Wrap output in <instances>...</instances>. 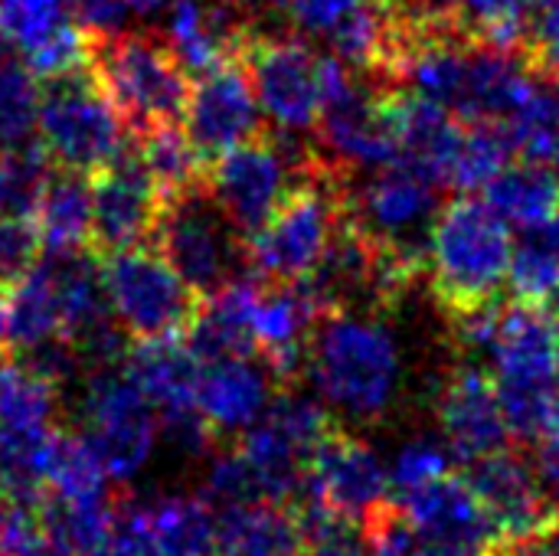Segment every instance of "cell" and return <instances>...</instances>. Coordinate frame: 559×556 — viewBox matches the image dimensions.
I'll list each match as a JSON object with an SVG mask.
<instances>
[{
	"label": "cell",
	"mask_w": 559,
	"mask_h": 556,
	"mask_svg": "<svg viewBox=\"0 0 559 556\" xmlns=\"http://www.w3.org/2000/svg\"><path fill=\"white\" fill-rule=\"evenodd\" d=\"M305 374L324 406L367 426L396 403L403 357L380 321L357 311H324L305 347Z\"/></svg>",
	"instance_id": "obj_1"
},
{
	"label": "cell",
	"mask_w": 559,
	"mask_h": 556,
	"mask_svg": "<svg viewBox=\"0 0 559 556\" xmlns=\"http://www.w3.org/2000/svg\"><path fill=\"white\" fill-rule=\"evenodd\" d=\"M511 252V229L485 200L472 193L449 200L432 220L426 249L429 292L445 318L501 298Z\"/></svg>",
	"instance_id": "obj_2"
},
{
	"label": "cell",
	"mask_w": 559,
	"mask_h": 556,
	"mask_svg": "<svg viewBox=\"0 0 559 556\" xmlns=\"http://www.w3.org/2000/svg\"><path fill=\"white\" fill-rule=\"evenodd\" d=\"M354 170L314 151L301 180L275 213L242 239L246 272L259 282H305L334 239Z\"/></svg>",
	"instance_id": "obj_3"
},
{
	"label": "cell",
	"mask_w": 559,
	"mask_h": 556,
	"mask_svg": "<svg viewBox=\"0 0 559 556\" xmlns=\"http://www.w3.org/2000/svg\"><path fill=\"white\" fill-rule=\"evenodd\" d=\"M85 62L131 134L177 125L190 95V72L160 33L121 26L88 33Z\"/></svg>",
	"instance_id": "obj_4"
},
{
	"label": "cell",
	"mask_w": 559,
	"mask_h": 556,
	"mask_svg": "<svg viewBox=\"0 0 559 556\" xmlns=\"http://www.w3.org/2000/svg\"><path fill=\"white\" fill-rule=\"evenodd\" d=\"M43 82L36 141L52 167L95 174L128 151V128L95 82L88 62Z\"/></svg>",
	"instance_id": "obj_5"
},
{
	"label": "cell",
	"mask_w": 559,
	"mask_h": 556,
	"mask_svg": "<svg viewBox=\"0 0 559 556\" xmlns=\"http://www.w3.org/2000/svg\"><path fill=\"white\" fill-rule=\"evenodd\" d=\"M311 157L314 151L301 147L292 131L262 128L255 138L213 157L203 184L229 226L246 239L275 213V206L308 170Z\"/></svg>",
	"instance_id": "obj_6"
},
{
	"label": "cell",
	"mask_w": 559,
	"mask_h": 556,
	"mask_svg": "<svg viewBox=\"0 0 559 556\" xmlns=\"http://www.w3.org/2000/svg\"><path fill=\"white\" fill-rule=\"evenodd\" d=\"M111 318L131 341L183 338L200 311V295L151 246H128L98 259Z\"/></svg>",
	"instance_id": "obj_7"
},
{
	"label": "cell",
	"mask_w": 559,
	"mask_h": 556,
	"mask_svg": "<svg viewBox=\"0 0 559 556\" xmlns=\"http://www.w3.org/2000/svg\"><path fill=\"white\" fill-rule=\"evenodd\" d=\"M151 246L200 298L216 295L246 269L242 236L219 213V206L206 193V184L160 200Z\"/></svg>",
	"instance_id": "obj_8"
},
{
	"label": "cell",
	"mask_w": 559,
	"mask_h": 556,
	"mask_svg": "<svg viewBox=\"0 0 559 556\" xmlns=\"http://www.w3.org/2000/svg\"><path fill=\"white\" fill-rule=\"evenodd\" d=\"M439 213V184L416 167L393 161L373 170L370 180L350 177L344 216L370 236L383 252L426 272L429 229Z\"/></svg>",
	"instance_id": "obj_9"
},
{
	"label": "cell",
	"mask_w": 559,
	"mask_h": 556,
	"mask_svg": "<svg viewBox=\"0 0 559 556\" xmlns=\"http://www.w3.org/2000/svg\"><path fill=\"white\" fill-rule=\"evenodd\" d=\"M331 413L295 390H278L265 413L242 433L239 452L259 475L265 501H298L314 449L331 433Z\"/></svg>",
	"instance_id": "obj_10"
},
{
	"label": "cell",
	"mask_w": 559,
	"mask_h": 556,
	"mask_svg": "<svg viewBox=\"0 0 559 556\" xmlns=\"http://www.w3.org/2000/svg\"><path fill=\"white\" fill-rule=\"evenodd\" d=\"M82 436L95 449L108 478L131 482L157 446V410L128 370L95 367L82 390Z\"/></svg>",
	"instance_id": "obj_11"
},
{
	"label": "cell",
	"mask_w": 559,
	"mask_h": 556,
	"mask_svg": "<svg viewBox=\"0 0 559 556\" xmlns=\"http://www.w3.org/2000/svg\"><path fill=\"white\" fill-rule=\"evenodd\" d=\"M236 59L246 69L259 111L278 131H311L321 115V56L301 36L259 33L252 23L239 39Z\"/></svg>",
	"instance_id": "obj_12"
},
{
	"label": "cell",
	"mask_w": 559,
	"mask_h": 556,
	"mask_svg": "<svg viewBox=\"0 0 559 556\" xmlns=\"http://www.w3.org/2000/svg\"><path fill=\"white\" fill-rule=\"evenodd\" d=\"M393 505L409 556H495L501 547L478 495L455 472Z\"/></svg>",
	"instance_id": "obj_13"
},
{
	"label": "cell",
	"mask_w": 559,
	"mask_h": 556,
	"mask_svg": "<svg viewBox=\"0 0 559 556\" xmlns=\"http://www.w3.org/2000/svg\"><path fill=\"white\" fill-rule=\"evenodd\" d=\"M301 498H308L334 514L367 524L383 508H390L386 462L364 439L331 429L308 462Z\"/></svg>",
	"instance_id": "obj_14"
},
{
	"label": "cell",
	"mask_w": 559,
	"mask_h": 556,
	"mask_svg": "<svg viewBox=\"0 0 559 556\" xmlns=\"http://www.w3.org/2000/svg\"><path fill=\"white\" fill-rule=\"evenodd\" d=\"M259 102L252 95V85L246 79V69L236 56L203 69L190 82L183 121H187V138L210 164L223 151L255 138L262 131L259 118Z\"/></svg>",
	"instance_id": "obj_15"
},
{
	"label": "cell",
	"mask_w": 559,
	"mask_h": 556,
	"mask_svg": "<svg viewBox=\"0 0 559 556\" xmlns=\"http://www.w3.org/2000/svg\"><path fill=\"white\" fill-rule=\"evenodd\" d=\"M92 184V252H118L144 246L154 236L164 193L144 170L134 151L88 174Z\"/></svg>",
	"instance_id": "obj_16"
},
{
	"label": "cell",
	"mask_w": 559,
	"mask_h": 556,
	"mask_svg": "<svg viewBox=\"0 0 559 556\" xmlns=\"http://www.w3.org/2000/svg\"><path fill=\"white\" fill-rule=\"evenodd\" d=\"M485 357L498 393L559 383V331L550 308L518 298L504 301Z\"/></svg>",
	"instance_id": "obj_17"
},
{
	"label": "cell",
	"mask_w": 559,
	"mask_h": 556,
	"mask_svg": "<svg viewBox=\"0 0 559 556\" xmlns=\"http://www.w3.org/2000/svg\"><path fill=\"white\" fill-rule=\"evenodd\" d=\"M439 429L449 452L462 462L485 459L491 452L508 449L511 429L495 390L491 374L481 364H459L442 383L439 403Z\"/></svg>",
	"instance_id": "obj_18"
},
{
	"label": "cell",
	"mask_w": 559,
	"mask_h": 556,
	"mask_svg": "<svg viewBox=\"0 0 559 556\" xmlns=\"http://www.w3.org/2000/svg\"><path fill=\"white\" fill-rule=\"evenodd\" d=\"M465 482L472 485L481 508L488 511L501 544H518L557 528L559 514L547 505L531 472V462H524L521 456L501 449L485 459H475L468 462Z\"/></svg>",
	"instance_id": "obj_19"
},
{
	"label": "cell",
	"mask_w": 559,
	"mask_h": 556,
	"mask_svg": "<svg viewBox=\"0 0 559 556\" xmlns=\"http://www.w3.org/2000/svg\"><path fill=\"white\" fill-rule=\"evenodd\" d=\"M278 387L259 354L206 360L197 377V410L216 436H242L265 413Z\"/></svg>",
	"instance_id": "obj_20"
},
{
	"label": "cell",
	"mask_w": 559,
	"mask_h": 556,
	"mask_svg": "<svg viewBox=\"0 0 559 556\" xmlns=\"http://www.w3.org/2000/svg\"><path fill=\"white\" fill-rule=\"evenodd\" d=\"M249 16L239 13V3L229 0H170L164 13V39L193 75L236 56Z\"/></svg>",
	"instance_id": "obj_21"
},
{
	"label": "cell",
	"mask_w": 559,
	"mask_h": 556,
	"mask_svg": "<svg viewBox=\"0 0 559 556\" xmlns=\"http://www.w3.org/2000/svg\"><path fill=\"white\" fill-rule=\"evenodd\" d=\"M49 256L92 249V184L88 174L49 167L29 210Z\"/></svg>",
	"instance_id": "obj_22"
},
{
	"label": "cell",
	"mask_w": 559,
	"mask_h": 556,
	"mask_svg": "<svg viewBox=\"0 0 559 556\" xmlns=\"http://www.w3.org/2000/svg\"><path fill=\"white\" fill-rule=\"evenodd\" d=\"M298 511L278 501L229 505L216 518V556H301Z\"/></svg>",
	"instance_id": "obj_23"
},
{
	"label": "cell",
	"mask_w": 559,
	"mask_h": 556,
	"mask_svg": "<svg viewBox=\"0 0 559 556\" xmlns=\"http://www.w3.org/2000/svg\"><path fill=\"white\" fill-rule=\"evenodd\" d=\"M124 360H128V367H124L128 377L151 400L157 416L197 406L200 360L190 354L183 338L134 341V347L124 354Z\"/></svg>",
	"instance_id": "obj_24"
},
{
	"label": "cell",
	"mask_w": 559,
	"mask_h": 556,
	"mask_svg": "<svg viewBox=\"0 0 559 556\" xmlns=\"http://www.w3.org/2000/svg\"><path fill=\"white\" fill-rule=\"evenodd\" d=\"M52 338H62L52 262H36L26 275L7 285L3 344L16 354H26Z\"/></svg>",
	"instance_id": "obj_25"
},
{
	"label": "cell",
	"mask_w": 559,
	"mask_h": 556,
	"mask_svg": "<svg viewBox=\"0 0 559 556\" xmlns=\"http://www.w3.org/2000/svg\"><path fill=\"white\" fill-rule=\"evenodd\" d=\"M138 511L160 556H216V514L206 498L160 495Z\"/></svg>",
	"instance_id": "obj_26"
},
{
	"label": "cell",
	"mask_w": 559,
	"mask_h": 556,
	"mask_svg": "<svg viewBox=\"0 0 559 556\" xmlns=\"http://www.w3.org/2000/svg\"><path fill=\"white\" fill-rule=\"evenodd\" d=\"M481 190L485 203L518 229H531L559 210V170L537 161L508 164Z\"/></svg>",
	"instance_id": "obj_27"
},
{
	"label": "cell",
	"mask_w": 559,
	"mask_h": 556,
	"mask_svg": "<svg viewBox=\"0 0 559 556\" xmlns=\"http://www.w3.org/2000/svg\"><path fill=\"white\" fill-rule=\"evenodd\" d=\"M36 518L59 544H66L75 556H85L108 541L115 508L108 505V495L43 492L36 498Z\"/></svg>",
	"instance_id": "obj_28"
},
{
	"label": "cell",
	"mask_w": 559,
	"mask_h": 556,
	"mask_svg": "<svg viewBox=\"0 0 559 556\" xmlns=\"http://www.w3.org/2000/svg\"><path fill=\"white\" fill-rule=\"evenodd\" d=\"M508 292L518 301L547 305L559 292V210L544 223L524 229L511 252Z\"/></svg>",
	"instance_id": "obj_29"
},
{
	"label": "cell",
	"mask_w": 559,
	"mask_h": 556,
	"mask_svg": "<svg viewBox=\"0 0 559 556\" xmlns=\"http://www.w3.org/2000/svg\"><path fill=\"white\" fill-rule=\"evenodd\" d=\"M59 387L26 364H0V426L20 433H52Z\"/></svg>",
	"instance_id": "obj_30"
},
{
	"label": "cell",
	"mask_w": 559,
	"mask_h": 556,
	"mask_svg": "<svg viewBox=\"0 0 559 556\" xmlns=\"http://www.w3.org/2000/svg\"><path fill=\"white\" fill-rule=\"evenodd\" d=\"M134 138H138L134 154L164 197L203 184L206 164L197 154V147L190 144L187 131H180L177 125H160L144 134H134Z\"/></svg>",
	"instance_id": "obj_31"
},
{
	"label": "cell",
	"mask_w": 559,
	"mask_h": 556,
	"mask_svg": "<svg viewBox=\"0 0 559 556\" xmlns=\"http://www.w3.org/2000/svg\"><path fill=\"white\" fill-rule=\"evenodd\" d=\"M108 472L82 433H49L43 456V492L56 495H105Z\"/></svg>",
	"instance_id": "obj_32"
},
{
	"label": "cell",
	"mask_w": 559,
	"mask_h": 556,
	"mask_svg": "<svg viewBox=\"0 0 559 556\" xmlns=\"http://www.w3.org/2000/svg\"><path fill=\"white\" fill-rule=\"evenodd\" d=\"M39 82L26 62H0V157L36 144Z\"/></svg>",
	"instance_id": "obj_33"
},
{
	"label": "cell",
	"mask_w": 559,
	"mask_h": 556,
	"mask_svg": "<svg viewBox=\"0 0 559 556\" xmlns=\"http://www.w3.org/2000/svg\"><path fill=\"white\" fill-rule=\"evenodd\" d=\"M514 157L511 134L501 121H465V134L449 174V187L455 190H481L498 170H504Z\"/></svg>",
	"instance_id": "obj_34"
},
{
	"label": "cell",
	"mask_w": 559,
	"mask_h": 556,
	"mask_svg": "<svg viewBox=\"0 0 559 556\" xmlns=\"http://www.w3.org/2000/svg\"><path fill=\"white\" fill-rule=\"evenodd\" d=\"M295 511L305 537L301 556H367V528L360 521L334 514L308 498H301Z\"/></svg>",
	"instance_id": "obj_35"
},
{
	"label": "cell",
	"mask_w": 559,
	"mask_h": 556,
	"mask_svg": "<svg viewBox=\"0 0 559 556\" xmlns=\"http://www.w3.org/2000/svg\"><path fill=\"white\" fill-rule=\"evenodd\" d=\"M72 23L66 0H0V33L10 46L33 52Z\"/></svg>",
	"instance_id": "obj_36"
},
{
	"label": "cell",
	"mask_w": 559,
	"mask_h": 556,
	"mask_svg": "<svg viewBox=\"0 0 559 556\" xmlns=\"http://www.w3.org/2000/svg\"><path fill=\"white\" fill-rule=\"evenodd\" d=\"M452 452L445 442H436V439H413L406 442L393 462L386 465V478H390V498H406L445 475H452Z\"/></svg>",
	"instance_id": "obj_37"
},
{
	"label": "cell",
	"mask_w": 559,
	"mask_h": 556,
	"mask_svg": "<svg viewBox=\"0 0 559 556\" xmlns=\"http://www.w3.org/2000/svg\"><path fill=\"white\" fill-rule=\"evenodd\" d=\"M518 62L544 82H559V0H540L531 10Z\"/></svg>",
	"instance_id": "obj_38"
},
{
	"label": "cell",
	"mask_w": 559,
	"mask_h": 556,
	"mask_svg": "<svg viewBox=\"0 0 559 556\" xmlns=\"http://www.w3.org/2000/svg\"><path fill=\"white\" fill-rule=\"evenodd\" d=\"M0 556H75L59 544L36 518V501H7Z\"/></svg>",
	"instance_id": "obj_39"
},
{
	"label": "cell",
	"mask_w": 559,
	"mask_h": 556,
	"mask_svg": "<svg viewBox=\"0 0 559 556\" xmlns=\"http://www.w3.org/2000/svg\"><path fill=\"white\" fill-rule=\"evenodd\" d=\"M43 242L29 213L0 216V285L16 282L39 262Z\"/></svg>",
	"instance_id": "obj_40"
},
{
	"label": "cell",
	"mask_w": 559,
	"mask_h": 556,
	"mask_svg": "<svg viewBox=\"0 0 559 556\" xmlns=\"http://www.w3.org/2000/svg\"><path fill=\"white\" fill-rule=\"evenodd\" d=\"M364 3H377V0H282L278 7L292 13V20L305 29V33H318L328 36L347 13H354Z\"/></svg>",
	"instance_id": "obj_41"
},
{
	"label": "cell",
	"mask_w": 559,
	"mask_h": 556,
	"mask_svg": "<svg viewBox=\"0 0 559 556\" xmlns=\"http://www.w3.org/2000/svg\"><path fill=\"white\" fill-rule=\"evenodd\" d=\"M102 554L105 556H160L157 547L151 544L147 537V528L141 521V511L138 508H121L115 511V521H111V534L108 541L102 544Z\"/></svg>",
	"instance_id": "obj_42"
},
{
	"label": "cell",
	"mask_w": 559,
	"mask_h": 556,
	"mask_svg": "<svg viewBox=\"0 0 559 556\" xmlns=\"http://www.w3.org/2000/svg\"><path fill=\"white\" fill-rule=\"evenodd\" d=\"M531 472H534V478H537L547 505L559 514V429L547 433L544 439L534 442Z\"/></svg>",
	"instance_id": "obj_43"
},
{
	"label": "cell",
	"mask_w": 559,
	"mask_h": 556,
	"mask_svg": "<svg viewBox=\"0 0 559 556\" xmlns=\"http://www.w3.org/2000/svg\"><path fill=\"white\" fill-rule=\"evenodd\" d=\"M504 556H559V531L550 528L544 534H534L527 541H518V544H508Z\"/></svg>",
	"instance_id": "obj_44"
},
{
	"label": "cell",
	"mask_w": 559,
	"mask_h": 556,
	"mask_svg": "<svg viewBox=\"0 0 559 556\" xmlns=\"http://www.w3.org/2000/svg\"><path fill=\"white\" fill-rule=\"evenodd\" d=\"M547 308H550V315H554V321H557V331H559V292L547 301Z\"/></svg>",
	"instance_id": "obj_45"
},
{
	"label": "cell",
	"mask_w": 559,
	"mask_h": 556,
	"mask_svg": "<svg viewBox=\"0 0 559 556\" xmlns=\"http://www.w3.org/2000/svg\"><path fill=\"white\" fill-rule=\"evenodd\" d=\"M7 56H10V43H7V39H3V33H0V62H3Z\"/></svg>",
	"instance_id": "obj_46"
},
{
	"label": "cell",
	"mask_w": 559,
	"mask_h": 556,
	"mask_svg": "<svg viewBox=\"0 0 559 556\" xmlns=\"http://www.w3.org/2000/svg\"><path fill=\"white\" fill-rule=\"evenodd\" d=\"M7 344H3V292H0V351H3Z\"/></svg>",
	"instance_id": "obj_47"
},
{
	"label": "cell",
	"mask_w": 559,
	"mask_h": 556,
	"mask_svg": "<svg viewBox=\"0 0 559 556\" xmlns=\"http://www.w3.org/2000/svg\"><path fill=\"white\" fill-rule=\"evenodd\" d=\"M3 518H7V498H3V492H0V534H3Z\"/></svg>",
	"instance_id": "obj_48"
},
{
	"label": "cell",
	"mask_w": 559,
	"mask_h": 556,
	"mask_svg": "<svg viewBox=\"0 0 559 556\" xmlns=\"http://www.w3.org/2000/svg\"><path fill=\"white\" fill-rule=\"evenodd\" d=\"M229 3H239V7H242V3H249V0H229Z\"/></svg>",
	"instance_id": "obj_49"
}]
</instances>
